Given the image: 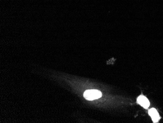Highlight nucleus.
Returning <instances> with one entry per match:
<instances>
[{
    "instance_id": "obj_1",
    "label": "nucleus",
    "mask_w": 163,
    "mask_h": 123,
    "mask_svg": "<svg viewBox=\"0 0 163 123\" xmlns=\"http://www.w3.org/2000/svg\"><path fill=\"white\" fill-rule=\"evenodd\" d=\"M84 97L87 100L92 101L102 97V93L99 90L95 89L86 90L84 92Z\"/></svg>"
},
{
    "instance_id": "obj_3",
    "label": "nucleus",
    "mask_w": 163,
    "mask_h": 123,
    "mask_svg": "<svg viewBox=\"0 0 163 123\" xmlns=\"http://www.w3.org/2000/svg\"><path fill=\"white\" fill-rule=\"evenodd\" d=\"M149 115L151 117L153 123H157L160 119L159 114L155 108H153L149 109Z\"/></svg>"
},
{
    "instance_id": "obj_2",
    "label": "nucleus",
    "mask_w": 163,
    "mask_h": 123,
    "mask_svg": "<svg viewBox=\"0 0 163 123\" xmlns=\"http://www.w3.org/2000/svg\"><path fill=\"white\" fill-rule=\"evenodd\" d=\"M137 102L140 105H141L142 107L145 109L148 108L150 105V103L149 102V100L147 97L143 95H141L138 97V98H137Z\"/></svg>"
}]
</instances>
